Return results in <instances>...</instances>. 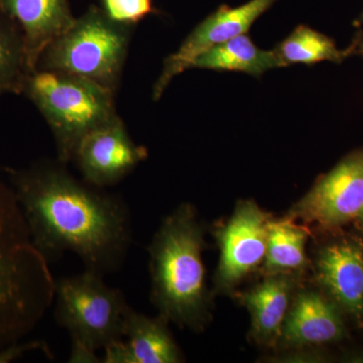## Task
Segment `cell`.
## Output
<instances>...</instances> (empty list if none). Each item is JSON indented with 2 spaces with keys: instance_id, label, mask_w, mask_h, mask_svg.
Segmentation results:
<instances>
[{
  "instance_id": "e0dca14e",
  "label": "cell",
  "mask_w": 363,
  "mask_h": 363,
  "mask_svg": "<svg viewBox=\"0 0 363 363\" xmlns=\"http://www.w3.org/2000/svg\"><path fill=\"white\" fill-rule=\"evenodd\" d=\"M308 238V229L295 223L290 217L281 220L272 219L264 262L266 274H297L305 269L309 264L305 250Z\"/></svg>"
},
{
  "instance_id": "ba28073f",
  "label": "cell",
  "mask_w": 363,
  "mask_h": 363,
  "mask_svg": "<svg viewBox=\"0 0 363 363\" xmlns=\"http://www.w3.org/2000/svg\"><path fill=\"white\" fill-rule=\"evenodd\" d=\"M363 210V149L353 150L294 205L288 217L335 230L355 221Z\"/></svg>"
},
{
  "instance_id": "4fadbf2b",
  "label": "cell",
  "mask_w": 363,
  "mask_h": 363,
  "mask_svg": "<svg viewBox=\"0 0 363 363\" xmlns=\"http://www.w3.org/2000/svg\"><path fill=\"white\" fill-rule=\"evenodd\" d=\"M0 7L20 26L30 73L37 69L45 48L76 18L69 0H0Z\"/></svg>"
},
{
  "instance_id": "44dd1931",
  "label": "cell",
  "mask_w": 363,
  "mask_h": 363,
  "mask_svg": "<svg viewBox=\"0 0 363 363\" xmlns=\"http://www.w3.org/2000/svg\"><path fill=\"white\" fill-rule=\"evenodd\" d=\"M42 351L48 357H52L49 345L45 341L33 340L28 342H16L0 348V363L13 362L23 358L33 351Z\"/></svg>"
},
{
  "instance_id": "8992f818",
  "label": "cell",
  "mask_w": 363,
  "mask_h": 363,
  "mask_svg": "<svg viewBox=\"0 0 363 363\" xmlns=\"http://www.w3.org/2000/svg\"><path fill=\"white\" fill-rule=\"evenodd\" d=\"M104 278L85 269L55 284V321L71 339L95 351L123 339L124 320L130 307L123 293L107 285Z\"/></svg>"
},
{
  "instance_id": "8fae6325",
  "label": "cell",
  "mask_w": 363,
  "mask_h": 363,
  "mask_svg": "<svg viewBox=\"0 0 363 363\" xmlns=\"http://www.w3.org/2000/svg\"><path fill=\"white\" fill-rule=\"evenodd\" d=\"M315 278L322 293L363 328L362 241L340 238L322 245L315 259Z\"/></svg>"
},
{
  "instance_id": "4316f807",
  "label": "cell",
  "mask_w": 363,
  "mask_h": 363,
  "mask_svg": "<svg viewBox=\"0 0 363 363\" xmlns=\"http://www.w3.org/2000/svg\"><path fill=\"white\" fill-rule=\"evenodd\" d=\"M0 169H1V171L6 172V173H9V172H11V168H9V167L0 166Z\"/></svg>"
},
{
  "instance_id": "9a60e30c",
  "label": "cell",
  "mask_w": 363,
  "mask_h": 363,
  "mask_svg": "<svg viewBox=\"0 0 363 363\" xmlns=\"http://www.w3.org/2000/svg\"><path fill=\"white\" fill-rule=\"evenodd\" d=\"M161 315L149 317L128 308L124 320V337L133 363H180L183 353Z\"/></svg>"
},
{
  "instance_id": "7402d4cb",
  "label": "cell",
  "mask_w": 363,
  "mask_h": 363,
  "mask_svg": "<svg viewBox=\"0 0 363 363\" xmlns=\"http://www.w3.org/2000/svg\"><path fill=\"white\" fill-rule=\"evenodd\" d=\"M104 363H133L126 341H114L104 348Z\"/></svg>"
},
{
  "instance_id": "52a82bcc",
  "label": "cell",
  "mask_w": 363,
  "mask_h": 363,
  "mask_svg": "<svg viewBox=\"0 0 363 363\" xmlns=\"http://www.w3.org/2000/svg\"><path fill=\"white\" fill-rule=\"evenodd\" d=\"M272 218L252 200H241L226 223L214 229L220 259L214 277L216 293L233 292L264 264Z\"/></svg>"
},
{
  "instance_id": "cb8c5ba5",
  "label": "cell",
  "mask_w": 363,
  "mask_h": 363,
  "mask_svg": "<svg viewBox=\"0 0 363 363\" xmlns=\"http://www.w3.org/2000/svg\"><path fill=\"white\" fill-rule=\"evenodd\" d=\"M351 48H352L353 56L362 57L363 60V32L358 30L353 37L352 42H351Z\"/></svg>"
},
{
  "instance_id": "ffe728a7",
  "label": "cell",
  "mask_w": 363,
  "mask_h": 363,
  "mask_svg": "<svg viewBox=\"0 0 363 363\" xmlns=\"http://www.w3.org/2000/svg\"><path fill=\"white\" fill-rule=\"evenodd\" d=\"M100 7L112 21L130 26L155 11L152 0H101Z\"/></svg>"
},
{
  "instance_id": "d6986e66",
  "label": "cell",
  "mask_w": 363,
  "mask_h": 363,
  "mask_svg": "<svg viewBox=\"0 0 363 363\" xmlns=\"http://www.w3.org/2000/svg\"><path fill=\"white\" fill-rule=\"evenodd\" d=\"M28 74L23 33L0 7V96L21 94Z\"/></svg>"
},
{
  "instance_id": "484cf974",
  "label": "cell",
  "mask_w": 363,
  "mask_h": 363,
  "mask_svg": "<svg viewBox=\"0 0 363 363\" xmlns=\"http://www.w3.org/2000/svg\"><path fill=\"white\" fill-rule=\"evenodd\" d=\"M362 25H363V11L362 13L360 14L359 18L354 21V26H357V28H359Z\"/></svg>"
},
{
  "instance_id": "30bf717a",
  "label": "cell",
  "mask_w": 363,
  "mask_h": 363,
  "mask_svg": "<svg viewBox=\"0 0 363 363\" xmlns=\"http://www.w3.org/2000/svg\"><path fill=\"white\" fill-rule=\"evenodd\" d=\"M147 156V147L133 142L119 116L86 135L72 162L83 180L104 189L123 181Z\"/></svg>"
},
{
  "instance_id": "ac0fdd59",
  "label": "cell",
  "mask_w": 363,
  "mask_h": 363,
  "mask_svg": "<svg viewBox=\"0 0 363 363\" xmlns=\"http://www.w3.org/2000/svg\"><path fill=\"white\" fill-rule=\"evenodd\" d=\"M277 56L281 67L304 64L312 66L320 62L342 63L353 56L352 48L338 49L335 40L308 26H298L289 37L277 45Z\"/></svg>"
},
{
  "instance_id": "603a6c76",
  "label": "cell",
  "mask_w": 363,
  "mask_h": 363,
  "mask_svg": "<svg viewBox=\"0 0 363 363\" xmlns=\"http://www.w3.org/2000/svg\"><path fill=\"white\" fill-rule=\"evenodd\" d=\"M70 363H100L102 358L98 357L96 351L91 350L86 344L76 339H71Z\"/></svg>"
},
{
  "instance_id": "2e32d148",
  "label": "cell",
  "mask_w": 363,
  "mask_h": 363,
  "mask_svg": "<svg viewBox=\"0 0 363 363\" xmlns=\"http://www.w3.org/2000/svg\"><path fill=\"white\" fill-rule=\"evenodd\" d=\"M281 67L274 50L259 49L252 38L242 33L204 52L196 60L192 68L242 72L259 78L267 71Z\"/></svg>"
},
{
  "instance_id": "9c48e42d",
  "label": "cell",
  "mask_w": 363,
  "mask_h": 363,
  "mask_svg": "<svg viewBox=\"0 0 363 363\" xmlns=\"http://www.w3.org/2000/svg\"><path fill=\"white\" fill-rule=\"evenodd\" d=\"M278 0H250L238 7L223 4L196 26L180 48L164 61V68L152 87V99L159 100L176 76L192 68L196 60L212 48L247 33L255 21Z\"/></svg>"
},
{
  "instance_id": "d4e9b609",
  "label": "cell",
  "mask_w": 363,
  "mask_h": 363,
  "mask_svg": "<svg viewBox=\"0 0 363 363\" xmlns=\"http://www.w3.org/2000/svg\"><path fill=\"white\" fill-rule=\"evenodd\" d=\"M355 221L357 222L358 227H359V228L363 231V210L362 213L359 214V216L357 217V219Z\"/></svg>"
},
{
  "instance_id": "7a4b0ae2",
  "label": "cell",
  "mask_w": 363,
  "mask_h": 363,
  "mask_svg": "<svg viewBox=\"0 0 363 363\" xmlns=\"http://www.w3.org/2000/svg\"><path fill=\"white\" fill-rule=\"evenodd\" d=\"M205 228L193 205L184 203L162 219L150 241V302L181 328L202 331L211 318L205 279Z\"/></svg>"
},
{
  "instance_id": "277c9868",
  "label": "cell",
  "mask_w": 363,
  "mask_h": 363,
  "mask_svg": "<svg viewBox=\"0 0 363 363\" xmlns=\"http://www.w3.org/2000/svg\"><path fill=\"white\" fill-rule=\"evenodd\" d=\"M49 125L57 160L73 162L86 135L119 117L113 91L86 79L37 69L26 76L23 93Z\"/></svg>"
},
{
  "instance_id": "6da1fadb",
  "label": "cell",
  "mask_w": 363,
  "mask_h": 363,
  "mask_svg": "<svg viewBox=\"0 0 363 363\" xmlns=\"http://www.w3.org/2000/svg\"><path fill=\"white\" fill-rule=\"evenodd\" d=\"M7 174L33 245L49 264L70 252L102 277L123 267L133 233L123 197L78 180L59 160Z\"/></svg>"
},
{
  "instance_id": "7c38bea8",
  "label": "cell",
  "mask_w": 363,
  "mask_h": 363,
  "mask_svg": "<svg viewBox=\"0 0 363 363\" xmlns=\"http://www.w3.org/2000/svg\"><path fill=\"white\" fill-rule=\"evenodd\" d=\"M346 336L342 312L316 291L296 294L284 322L278 345L286 350H302L339 342Z\"/></svg>"
},
{
  "instance_id": "3957f363",
  "label": "cell",
  "mask_w": 363,
  "mask_h": 363,
  "mask_svg": "<svg viewBox=\"0 0 363 363\" xmlns=\"http://www.w3.org/2000/svg\"><path fill=\"white\" fill-rule=\"evenodd\" d=\"M49 264L13 187L0 182V348L23 340L51 308L56 279Z\"/></svg>"
},
{
  "instance_id": "5bb4252c",
  "label": "cell",
  "mask_w": 363,
  "mask_h": 363,
  "mask_svg": "<svg viewBox=\"0 0 363 363\" xmlns=\"http://www.w3.org/2000/svg\"><path fill=\"white\" fill-rule=\"evenodd\" d=\"M297 288V274H267L264 281L238 296L252 319L250 338L267 347L278 345L284 322Z\"/></svg>"
},
{
  "instance_id": "5b68a950",
  "label": "cell",
  "mask_w": 363,
  "mask_h": 363,
  "mask_svg": "<svg viewBox=\"0 0 363 363\" xmlns=\"http://www.w3.org/2000/svg\"><path fill=\"white\" fill-rule=\"evenodd\" d=\"M133 28L112 21L101 7L91 6L45 48L37 69L86 79L116 93Z\"/></svg>"
}]
</instances>
